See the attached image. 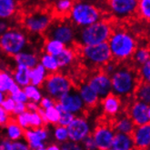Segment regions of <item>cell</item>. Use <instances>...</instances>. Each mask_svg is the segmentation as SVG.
Wrapping results in <instances>:
<instances>
[{"instance_id": "obj_1", "label": "cell", "mask_w": 150, "mask_h": 150, "mask_svg": "<svg viewBox=\"0 0 150 150\" xmlns=\"http://www.w3.org/2000/svg\"><path fill=\"white\" fill-rule=\"evenodd\" d=\"M112 93L119 98H128L134 95L139 81V75L128 67H117L110 76Z\"/></svg>"}, {"instance_id": "obj_2", "label": "cell", "mask_w": 150, "mask_h": 150, "mask_svg": "<svg viewBox=\"0 0 150 150\" xmlns=\"http://www.w3.org/2000/svg\"><path fill=\"white\" fill-rule=\"evenodd\" d=\"M108 44L112 57L117 62L130 58L137 48V44L134 37L122 29L112 31Z\"/></svg>"}, {"instance_id": "obj_3", "label": "cell", "mask_w": 150, "mask_h": 150, "mask_svg": "<svg viewBox=\"0 0 150 150\" xmlns=\"http://www.w3.org/2000/svg\"><path fill=\"white\" fill-rule=\"evenodd\" d=\"M113 29L108 22L99 20L89 25L80 28L79 32L76 34V44L79 46L96 45L108 42Z\"/></svg>"}, {"instance_id": "obj_4", "label": "cell", "mask_w": 150, "mask_h": 150, "mask_svg": "<svg viewBox=\"0 0 150 150\" xmlns=\"http://www.w3.org/2000/svg\"><path fill=\"white\" fill-rule=\"evenodd\" d=\"M28 47V38L20 29L8 28L0 36V50L10 57L26 50Z\"/></svg>"}, {"instance_id": "obj_5", "label": "cell", "mask_w": 150, "mask_h": 150, "mask_svg": "<svg viewBox=\"0 0 150 150\" xmlns=\"http://www.w3.org/2000/svg\"><path fill=\"white\" fill-rule=\"evenodd\" d=\"M41 87L44 88L48 96L58 101L65 94L74 87V83L69 76L56 71L46 76Z\"/></svg>"}, {"instance_id": "obj_6", "label": "cell", "mask_w": 150, "mask_h": 150, "mask_svg": "<svg viewBox=\"0 0 150 150\" xmlns=\"http://www.w3.org/2000/svg\"><path fill=\"white\" fill-rule=\"evenodd\" d=\"M69 16L72 24L79 28H84L101 20L102 15L100 10L95 6L78 2L73 5L69 12Z\"/></svg>"}, {"instance_id": "obj_7", "label": "cell", "mask_w": 150, "mask_h": 150, "mask_svg": "<svg viewBox=\"0 0 150 150\" xmlns=\"http://www.w3.org/2000/svg\"><path fill=\"white\" fill-rule=\"evenodd\" d=\"M53 18V15L47 10L36 9L25 13L20 17L23 28L31 34H43L49 26Z\"/></svg>"}, {"instance_id": "obj_8", "label": "cell", "mask_w": 150, "mask_h": 150, "mask_svg": "<svg viewBox=\"0 0 150 150\" xmlns=\"http://www.w3.org/2000/svg\"><path fill=\"white\" fill-rule=\"evenodd\" d=\"M80 53L83 59L92 66L102 67L113 59L108 42L96 44V45L80 46Z\"/></svg>"}, {"instance_id": "obj_9", "label": "cell", "mask_w": 150, "mask_h": 150, "mask_svg": "<svg viewBox=\"0 0 150 150\" xmlns=\"http://www.w3.org/2000/svg\"><path fill=\"white\" fill-rule=\"evenodd\" d=\"M43 34L45 35L46 39H57L67 46L75 42L76 32L73 28L72 23L61 20L52 21Z\"/></svg>"}, {"instance_id": "obj_10", "label": "cell", "mask_w": 150, "mask_h": 150, "mask_svg": "<svg viewBox=\"0 0 150 150\" xmlns=\"http://www.w3.org/2000/svg\"><path fill=\"white\" fill-rule=\"evenodd\" d=\"M48 136V130L44 126L38 128H25L23 137L28 142L29 149L45 150Z\"/></svg>"}, {"instance_id": "obj_11", "label": "cell", "mask_w": 150, "mask_h": 150, "mask_svg": "<svg viewBox=\"0 0 150 150\" xmlns=\"http://www.w3.org/2000/svg\"><path fill=\"white\" fill-rule=\"evenodd\" d=\"M138 0H108L109 8L114 16L126 19L137 12Z\"/></svg>"}, {"instance_id": "obj_12", "label": "cell", "mask_w": 150, "mask_h": 150, "mask_svg": "<svg viewBox=\"0 0 150 150\" xmlns=\"http://www.w3.org/2000/svg\"><path fill=\"white\" fill-rule=\"evenodd\" d=\"M87 84L98 94L100 99H103L108 95L112 93V84L110 76L105 74L102 70L95 73L89 78Z\"/></svg>"}, {"instance_id": "obj_13", "label": "cell", "mask_w": 150, "mask_h": 150, "mask_svg": "<svg viewBox=\"0 0 150 150\" xmlns=\"http://www.w3.org/2000/svg\"><path fill=\"white\" fill-rule=\"evenodd\" d=\"M67 128L68 132V139L76 143H80L85 137L91 134L88 122L81 117H75Z\"/></svg>"}, {"instance_id": "obj_14", "label": "cell", "mask_w": 150, "mask_h": 150, "mask_svg": "<svg viewBox=\"0 0 150 150\" xmlns=\"http://www.w3.org/2000/svg\"><path fill=\"white\" fill-rule=\"evenodd\" d=\"M58 102L63 105L66 110L74 114L75 116L81 114L86 108L80 95L75 86L72 87L67 94H65L58 100Z\"/></svg>"}, {"instance_id": "obj_15", "label": "cell", "mask_w": 150, "mask_h": 150, "mask_svg": "<svg viewBox=\"0 0 150 150\" xmlns=\"http://www.w3.org/2000/svg\"><path fill=\"white\" fill-rule=\"evenodd\" d=\"M115 134L116 132L114 128L107 125H99L95 128L93 134L91 135L94 138L96 148L101 150H108L111 149Z\"/></svg>"}, {"instance_id": "obj_16", "label": "cell", "mask_w": 150, "mask_h": 150, "mask_svg": "<svg viewBox=\"0 0 150 150\" xmlns=\"http://www.w3.org/2000/svg\"><path fill=\"white\" fill-rule=\"evenodd\" d=\"M131 136L134 140L135 148L148 149L150 147V122L136 126Z\"/></svg>"}, {"instance_id": "obj_17", "label": "cell", "mask_w": 150, "mask_h": 150, "mask_svg": "<svg viewBox=\"0 0 150 150\" xmlns=\"http://www.w3.org/2000/svg\"><path fill=\"white\" fill-rule=\"evenodd\" d=\"M147 108H148L147 104L138 100L135 101L131 105L128 116L130 117V118L134 122V124L136 126L143 125L146 124V123L150 122L147 116Z\"/></svg>"}, {"instance_id": "obj_18", "label": "cell", "mask_w": 150, "mask_h": 150, "mask_svg": "<svg viewBox=\"0 0 150 150\" xmlns=\"http://www.w3.org/2000/svg\"><path fill=\"white\" fill-rule=\"evenodd\" d=\"M77 91L80 95L86 108H95L100 100L98 94L87 83H82L79 85Z\"/></svg>"}, {"instance_id": "obj_19", "label": "cell", "mask_w": 150, "mask_h": 150, "mask_svg": "<svg viewBox=\"0 0 150 150\" xmlns=\"http://www.w3.org/2000/svg\"><path fill=\"white\" fill-rule=\"evenodd\" d=\"M102 107L105 115L114 117L117 115L121 109V99L117 95L110 93L102 99Z\"/></svg>"}, {"instance_id": "obj_20", "label": "cell", "mask_w": 150, "mask_h": 150, "mask_svg": "<svg viewBox=\"0 0 150 150\" xmlns=\"http://www.w3.org/2000/svg\"><path fill=\"white\" fill-rule=\"evenodd\" d=\"M134 148L135 144L131 135L116 132L111 146L112 150H131Z\"/></svg>"}, {"instance_id": "obj_21", "label": "cell", "mask_w": 150, "mask_h": 150, "mask_svg": "<svg viewBox=\"0 0 150 150\" xmlns=\"http://www.w3.org/2000/svg\"><path fill=\"white\" fill-rule=\"evenodd\" d=\"M15 61L16 65H21L25 66L28 68H33L38 64V56L33 52H28V51H22L18 54L14 56Z\"/></svg>"}, {"instance_id": "obj_22", "label": "cell", "mask_w": 150, "mask_h": 150, "mask_svg": "<svg viewBox=\"0 0 150 150\" xmlns=\"http://www.w3.org/2000/svg\"><path fill=\"white\" fill-rule=\"evenodd\" d=\"M4 128L6 129V137L12 141L21 139L24 136V128L13 118V117H10Z\"/></svg>"}, {"instance_id": "obj_23", "label": "cell", "mask_w": 150, "mask_h": 150, "mask_svg": "<svg viewBox=\"0 0 150 150\" xmlns=\"http://www.w3.org/2000/svg\"><path fill=\"white\" fill-rule=\"evenodd\" d=\"M13 78L20 86H25L30 84V68L25 66L16 65L13 70Z\"/></svg>"}, {"instance_id": "obj_24", "label": "cell", "mask_w": 150, "mask_h": 150, "mask_svg": "<svg viewBox=\"0 0 150 150\" xmlns=\"http://www.w3.org/2000/svg\"><path fill=\"white\" fill-rule=\"evenodd\" d=\"M135 127H136V125L134 124V122L132 121L129 116L120 117L114 124L115 131L119 132V133H124V134L131 135L132 132L134 131Z\"/></svg>"}, {"instance_id": "obj_25", "label": "cell", "mask_w": 150, "mask_h": 150, "mask_svg": "<svg viewBox=\"0 0 150 150\" xmlns=\"http://www.w3.org/2000/svg\"><path fill=\"white\" fill-rule=\"evenodd\" d=\"M17 8L16 0H0V19H8L12 17Z\"/></svg>"}, {"instance_id": "obj_26", "label": "cell", "mask_w": 150, "mask_h": 150, "mask_svg": "<svg viewBox=\"0 0 150 150\" xmlns=\"http://www.w3.org/2000/svg\"><path fill=\"white\" fill-rule=\"evenodd\" d=\"M59 68H65L71 65L76 58V52L72 47H65L57 56H56Z\"/></svg>"}, {"instance_id": "obj_27", "label": "cell", "mask_w": 150, "mask_h": 150, "mask_svg": "<svg viewBox=\"0 0 150 150\" xmlns=\"http://www.w3.org/2000/svg\"><path fill=\"white\" fill-rule=\"evenodd\" d=\"M47 76V70L41 64H38L35 67L30 68V84L41 87Z\"/></svg>"}, {"instance_id": "obj_28", "label": "cell", "mask_w": 150, "mask_h": 150, "mask_svg": "<svg viewBox=\"0 0 150 150\" xmlns=\"http://www.w3.org/2000/svg\"><path fill=\"white\" fill-rule=\"evenodd\" d=\"M136 98L138 101L150 105V84L141 81L135 91Z\"/></svg>"}, {"instance_id": "obj_29", "label": "cell", "mask_w": 150, "mask_h": 150, "mask_svg": "<svg viewBox=\"0 0 150 150\" xmlns=\"http://www.w3.org/2000/svg\"><path fill=\"white\" fill-rule=\"evenodd\" d=\"M40 64L46 68L47 71L48 72H56L58 70V63L55 56L49 55L45 52V54H43L40 57Z\"/></svg>"}, {"instance_id": "obj_30", "label": "cell", "mask_w": 150, "mask_h": 150, "mask_svg": "<svg viewBox=\"0 0 150 150\" xmlns=\"http://www.w3.org/2000/svg\"><path fill=\"white\" fill-rule=\"evenodd\" d=\"M55 107L57 108V109L59 112V119H58V122H57V125L67 127L70 124V122L74 119L75 115L68 112L67 110H66L63 105H61L58 101H57Z\"/></svg>"}, {"instance_id": "obj_31", "label": "cell", "mask_w": 150, "mask_h": 150, "mask_svg": "<svg viewBox=\"0 0 150 150\" xmlns=\"http://www.w3.org/2000/svg\"><path fill=\"white\" fill-rule=\"evenodd\" d=\"M66 47V45L57 39H47L45 44V52L52 56H57Z\"/></svg>"}, {"instance_id": "obj_32", "label": "cell", "mask_w": 150, "mask_h": 150, "mask_svg": "<svg viewBox=\"0 0 150 150\" xmlns=\"http://www.w3.org/2000/svg\"><path fill=\"white\" fill-rule=\"evenodd\" d=\"M23 90L25 91V95L28 96V98L30 101L39 103V101L42 98V93L38 88V86H37L28 84L25 86H24Z\"/></svg>"}, {"instance_id": "obj_33", "label": "cell", "mask_w": 150, "mask_h": 150, "mask_svg": "<svg viewBox=\"0 0 150 150\" xmlns=\"http://www.w3.org/2000/svg\"><path fill=\"white\" fill-rule=\"evenodd\" d=\"M132 57H133V60L137 65L142 66L150 58V51L145 47L137 48L134 54L132 55Z\"/></svg>"}, {"instance_id": "obj_34", "label": "cell", "mask_w": 150, "mask_h": 150, "mask_svg": "<svg viewBox=\"0 0 150 150\" xmlns=\"http://www.w3.org/2000/svg\"><path fill=\"white\" fill-rule=\"evenodd\" d=\"M73 5H74L73 0H57L55 4L54 9L57 14L69 15V12L71 10Z\"/></svg>"}, {"instance_id": "obj_35", "label": "cell", "mask_w": 150, "mask_h": 150, "mask_svg": "<svg viewBox=\"0 0 150 150\" xmlns=\"http://www.w3.org/2000/svg\"><path fill=\"white\" fill-rule=\"evenodd\" d=\"M44 116H45V119L47 124L50 123L52 125L57 124L58 119H59V112L55 107H51L47 109H44Z\"/></svg>"}, {"instance_id": "obj_36", "label": "cell", "mask_w": 150, "mask_h": 150, "mask_svg": "<svg viewBox=\"0 0 150 150\" xmlns=\"http://www.w3.org/2000/svg\"><path fill=\"white\" fill-rule=\"evenodd\" d=\"M137 12L141 17L150 22V0H138Z\"/></svg>"}, {"instance_id": "obj_37", "label": "cell", "mask_w": 150, "mask_h": 150, "mask_svg": "<svg viewBox=\"0 0 150 150\" xmlns=\"http://www.w3.org/2000/svg\"><path fill=\"white\" fill-rule=\"evenodd\" d=\"M139 78L142 82L150 84V58L142 66H140Z\"/></svg>"}, {"instance_id": "obj_38", "label": "cell", "mask_w": 150, "mask_h": 150, "mask_svg": "<svg viewBox=\"0 0 150 150\" xmlns=\"http://www.w3.org/2000/svg\"><path fill=\"white\" fill-rule=\"evenodd\" d=\"M54 137L59 143H62L68 139V132L67 127L58 125L54 131Z\"/></svg>"}, {"instance_id": "obj_39", "label": "cell", "mask_w": 150, "mask_h": 150, "mask_svg": "<svg viewBox=\"0 0 150 150\" xmlns=\"http://www.w3.org/2000/svg\"><path fill=\"white\" fill-rule=\"evenodd\" d=\"M79 143L74 142V141L67 139L64 142L60 143L59 148L60 149H65V150H78V149H82V146H80V145H78Z\"/></svg>"}, {"instance_id": "obj_40", "label": "cell", "mask_w": 150, "mask_h": 150, "mask_svg": "<svg viewBox=\"0 0 150 150\" xmlns=\"http://www.w3.org/2000/svg\"><path fill=\"white\" fill-rule=\"evenodd\" d=\"M11 98L14 99V101L16 103L17 102H22V103H28V96L25 95V91L22 90V89H19L18 91H16L13 94L10 95Z\"/></svg>"}, {"instance_id": "obj_41", "label": "cell", "mask_w": 150, "mask_h": 150, "mask_svg": "<svg viewBox=\"0 0 150 150\" xmlns=\"http://www.w3.org/2000/svg\"><path fill=\"white\" fill-rule=\"evenodd\" d=\"M81 145L83 146L82 148H85V149H89V150H92V149H98L96 148V146L95 144V141H94V138L92 137V135H88L86 137H85L82 141H81Z\"/></svg>"}, {"instance_id": "obj_42", "label": "cell", "mask_w": 150, "mask_h": 150, "mask_svg": "<svg viewBox=\"0 0 150 150\" xmlns=\"http://www.w3.org/2000/svg\"><path fill=\"white\" fill-rule=\"evenodd\" d=\"M15 105H16V102L14 101V99L11 98L10 96H6V98L4 99V101L1 104L3 108L5 110H6L9 114H12V112L14 110V108H15Z\"/></svg>"}, {"instance_id": "obj_43", "label": "cell", "mask_w": 150, "mask_h": 150, "mask_svg": "<svg viewBox=\"0 0 150 150\" xmlns=\"http://www.w3.org/2000/svg\"><path fill=\"white\" fill-rule=\"evenodd\" d=\"M29 146L28 142L24 139H17L12 141V150H28Z\"/></svg>"}, {"instance_id": "obj_44", "label": "cell", "mask_w": 150, "mask_h": 150, "mask_svg": "<svg viewBox=\"0 0 150 150\" xmlns=\"http://www.w3.org/2000/svg\"><path fill=\"white\" fill-rule=\"evenodd\" d=\"M57 101L54 98H52L51 96H45V98H42L39 101V107L43 109H47L48 108L54 107Z\"/></svg>"}, {"instance_id": "obj_45", "label": "cell", "mask_w": 150, "mask_h": 150, "mask_svg": "<svg viewBox=\"0 0 150 150\" xmlns=\"http://www.w3.org/2000/svg\"><path fill=\"white\" fill-rule=\"evenodd\" d=\"M10 117H11V114L5 110L2 105H0V127H4L6 125V123L9 121Z\"/></svg>"}, {"instance_id": "obj_46", "label": "cell", "mask_w": 150, "mask_h": 150, "mask_svg": "<svg viewBox=\"0 0 150 150\" xmlns=\"http://www.w3.org/2000/svg\"><path fill=\"white\" fill-rule=\"evenodd\" d=\"M25 111H26V103L17 102L15 105L14 110H13V112H12L11 115H13V116L16 117L17 115H19V114H21V113H23Z\"/></svg>"}, {"instance_id": "obj_47", "label": "cell", "mask_w": 150, "mask_h": 150, "mask_svg": "<svg viewBox=\"0 0 150 150\" xmlns=\"http://www.w3.org/2000/svg\"><path fill=\"white\" fill-rule=\"evenodd\" d=\"M0 150H12V140L6 137L0 140Z\"/></svg>"}, {"instance_id": "obj_48", "label": "cell", "mask_w": 150, "mask_h": 150, "mask_svg": "<svg viewBox=\"0 0 150 150\" xmlns=\"http://www.w3.org/2000/svg\"><path fill=\"white\" fill-rule=\"evenodd\" d=\"M38 108H39V105L36 102L30 101L26 103V110L31 111V112H36L38 110Z\"/></svg>"}, {"instance_id": "obj_49", "label": "cell", "mask_w": 150, "mask_h": 150, "mask_svg": "<svg viewBox=\"0 0 150 150\" xmlns=\"http://www.w3.org/2000/svg\"><path fill=\"white\" fill-rule=\"evenodd\" d=\"M8 28H8L7 21H6V19H0V36Z\"/></svg>"}, {"instance_id": "obj_50", "label": "cell", "mask_w": 150, "mask_h": 150, "mask_svg": "<svg viewBox=\"0 0 150 150\" xmlns=\"http://www.w3.org/2000/svg\"><path fill=\"white\" fill-rule=\"evenodd\" d=\"M46 149H47V150H58L60 148H59V146H58L57 144H51L48 146H47Z\"/></svg>"}, {"instance_id": "obj_51", "label": "cell", "mask_w": 150, "mask_h": 150, "mask_svg": "<svg viewBox=\"0 0 150 150\" xmlns=\"http://www.w3.org/2000/svg\"><path fill=\"white\" fill-rule=\"evenodd\" d=\"M5 98H6V95H5V93L2 92V91H0V105L2 104V102L4 101Z\"/></svg>"}, {"instance_id": "obj_52", "label": "cell", "mask_w": 150, "mask_h": 150, "mask_svg": "<svg viewBox=\"0 0 150 150\" xmlns=\"http://www.w3.org/2000/svg\"><path fill=\"white\" fill-rule=\"evenodd\" d=\"M147 116H148V118H149V121H150V105H148V108H147Z\"/></svg>"}, {"instance_id": "obj_53", "label": "cell", "mask_w": 150, "mask_h": 150, "mask_svg": "<svg viewBox=\"0 0 150 150\" xmlns=\"http://www.w3.org/2000/svg\"><path fill=\"white\" fill-rule=\"evenodd\" d=\"M2 85V71H0V87Z\"/></svg>"}, {"instance_id": "obj_54", "label": "cell", "mask_w": 150, "mask_h": 150, "mask_svg": "<svg viewBox=\"0 0 150 150\" xmlns=\"http://www.w3.org/2000/svg\"><path fill=\"white\" fill-rule=\"evenodd\" d=\"M148 149H150V147H149V148H148Z\"/></svg>"}]
</instances>
